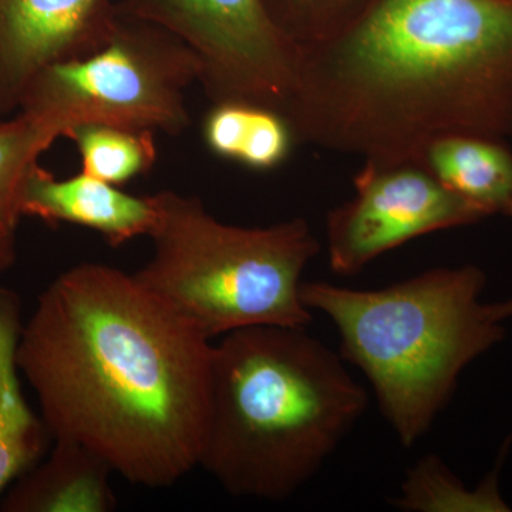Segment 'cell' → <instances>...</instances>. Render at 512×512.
<instances>
[{"mask_svg":"<svg viewBox=\"0 0 512 512\" xmlns=\"http://www.w3.org/2000/svg\"><path fill=\"white\" fill-rule=\"evenodd\" d=\"M367 393L306 328L254 326L214 345L200 464L235 497L281 501L319 473Z\"/></svg>","mask_w":512,"mask_h":512,"instance_id":"3","label":"cell"},{"mask_svg":"<svg viewBox=\"0 0 512 512\" xmlns=\"http://www.w3.org/2000/svg\"><path fill=\"white\" fill-rule=\"evenodd\" d=\"M198 73L197 56L180 39L120 16L96 52L37 74L19 111L46 121L62 137L83 124L180 136L191 123L185 90L198 82Z\"/></svg>","mask_w":512,"mask_h":512,"instance_id":"6","label":"cell"},{"mask_svg":"<svg viewBox=\"0 0 512 512\" xmlns=\"http://www.w3.org/2000/svg\"><path fill=\"white\" fill-rule=\"evenodd\" d=\"M20 302L15 293L0 288V495L45 453V423L30 410L16 362L20 330Z\"/></svg>","mask_w":512,"mask_h":512,"instance_id":"13","label":"cell"},{"mask_svg":"<svg viewBox=\"0 0 512 512\" xmlns=\"http://www.w3.org/2000/svg\"><path fill=\"white\" fill-rule=\"evenodd\" d=\"M214 345L120 269L57 276L20 330L16 362L55 440L113 473L170 487L200 464Z\"/></svg>","mask_w":512,"mask_h":512,"instance_id":"1","label":"cell"},{"mask_svg":"<svg viewBox=\"0 0 512 512\" xmlns=\"http://www.w3.org/2000/svg\"><path fill=\"white\" fill-rule=\"evenodd\" d=\"M154 197L153 255L134 276L178 318L210 340L254 326H309L301 278L320 245L308 221L235 227L197 197Z\"/></svg>","mask_w":512,"mask_h":512,"instance_id":"5","label":"cell"},{"mask_svg":"<svg viewBox=\"0 0 512 512\" xmlns=\"http://www.w3.org/2000/svg\"><path fill=\"white\" fill-rule=\"evenodd\" d=\"M22 217L90 228L103 235L111 247H119L153 234L158 207L154 195L136 197L84 173L59 180L37 164L23 190Z\"/></svg>","mask_w":512,"mask_h":512,"instance_id":"10","label":"cell"},{"mask_svg":"<svg viewBox=\"0 0 512 512\" xmlns=\"http://www.w3.org/2000/svg\"><path fill=\"white\" fill-rule=\"evenodd\" d=\"M202 140L214 156L252 171H272L298 144L281 111L245 101L212 103L202 121Z\"/></svg>","mask_w":512,"mask_h":512,"instance_id":"14","label":"cell"},{"mask_svg":"<svg viewBox=\"0 0 512 512\" xmlns=\"http://www.w3.org/2000/svg\"><path fill=\"white\" fill-rule=\"evenodd\" d=\"M113 470L73 441L56 440L42 466L23 474L3 501L10 512H106L116 505L109 484Z\"/></svg>","mask_w":512,"mask_h":512,"instance_id":"11","label":"cell"},{"mask_svg":"<svg viewBox=\"0 0 512 512\" xmlns=\"http://www.w3.org/2000/svg\"><path fill=\"white\" fill-rule=\"evenodd\" d=\"M414 160L485 218L512 217V151L503 138L451 134L431 141Z\"/></svg>","mask_w":512,"mask_h":512,"instance_id":"12","label":"cell"},{"mask_svg":"<svg viewBox=\"0 0 512 512\" xmlns=\"http://www.w3.org/2000/svg\"><path fill=\"white\" fill-rule=\"evenodd\" d=\"M505 2H512V0H505Z\"/></svg>","mask_w":512,"mask_h":512,"instance_id":"20","label":"cell"},{"mask_svg":"<svg viewBox=\"0 0 512 512\" xmlns=\"http://www.w3.org/2000/svg\"><path fill=\"white\" fill-rule=\"evenodd\" d=\"M376 0H264L278 28L299 47L328 42L349 28Z\"/></svg>","mask_w":512,"mask_h":512,"instance_id":"18","label":"cell"},{"mask_svg":"<svg viewBox=\"0 0 512 512\" xmlns=\"http://www.w3.org/2000/svg\"><path fill=\"white\" fill-rule=\"evenodd\" d=\"M67 138L82 158V173L117 187L146 175L157 161L154 131L83 124Z\"/></svg>","mask_w":512,"mask_h":512,"instance_id":"16","label":"cell"},{"mask_svg":"<svg viewBox=\"0 0 512 512\" xmlns=\"http://www.w3.org/2000/svg\"><path fill=\"white\" fill-rule=\"evenodd\" d=\"M15 225L0 224V274L10 268L16 256Z\"/></svg>","mask_w":512,"mask_h":512,"instance_id":"19","label":"cell"},{"mask_svg":"<svg viewBox=\"0 0 512 512\" xmlns=\"http://www.w3.org/2000/svg\"><path fill=\"white\" fill-rule=\"evenodd\" d=\"M478 266L436 268L383 289L302 282L309 311L335 323L340 356L372 384L384 419L412 447L456 392L461 373L504 339L507 301H481Z\"/></svg>","mask_w":512,"mask_h":512,"instance_id":"4","label":"cell"},{"mask_svg":"<svg viewBox=\"0 0 512 512\" xmlns=\"http://www.w3.org/2000/svg\"><path fill=\"white\" fill-rule=\"evenodd\" d=\"M60 137L55 127L23 111L0 120V224L18 227L26 181Z\"/></svg>","mask_w":512,"mask_h":512,"instance_id":"17","label":"cell"},{"mask_svg":"<svg viewBox=\"0 0 512 512\" xmlns=\"http://www.w3.org/2000/svg\"><path fill=\"white\" fill-rule=\"evenodd\" d=\"M484 218L419 161L365 160L355 177V197L326 220L330 268L359 274L412 239Z\"/></svg>","mask_w":512,"mask_h":512,"instance_id":"8","label":"cell"},{"mask_svg":"<svg viewBox=\"0 0 512 512\" xmlns=\"http://www.w3.org/2000/svg\"><path fill=\"white\" fill-rule=\"evenodd\" d=\"M301 50L284 110L298 143L414 160L451 134L512 136V2L376 0Z\"/></svg>","mask_w":512,"mask_h":512,"instance_id":"2","label":"cell"},{"mask_svg":"<svg viewBox=\"0 0 512 512\" xmlns=\"http://www.w3.org/2000/svg\"><path fill=\"white\" fill-rule=\"evenodd\" d=\"M393 504L416 512H504L510 511L498 490L497 473L468 490L436 456L420 460L407 473L399 497Z\"/></svg>","mask_w":512,"mask_h":512,"instance_id":"15","label":"cell"},{"mask_svg":"<svg viewBox=\"0 0 512 512\" xmlns=\"http://www.w3.org/2000/svg\"><path fill=\"white\" fill-rule=\"evenodd\" d=\"M119 19L111 0H0V114L46 67L100 49Z\"/></svg>","mask_w":512,"mask_h":512,"instance_id":"9","label":"cell"},{"mask_svg":"<svg viewBox=\"0 0 512 512\" xmlns=\"http://www.w3.org/2000/svg\"><path fill=\"white\" fill-rule=\"evenodd\" d=\"M121 18L151 23L190 47L212 103L245 101L284 114L302 50L278 28L264 0H120Z\"/></svg>","mask_w":512,"mask_h":512,"instance_id":"7","label":"cell"}]
</instances>
